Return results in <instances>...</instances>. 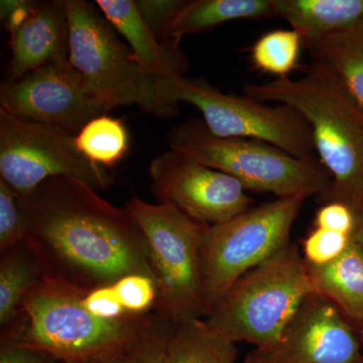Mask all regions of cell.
I'll return each mask as SVG.
<instances>
[{"label":"cell","mask_w":363,"mask_h":363,"mask_svg":"<svg viewBox=\"0 0 363 363\" xmlns=\"http://www.w3.org/2000/svg\"><path fill=\"white\" fill-rule=\"evenodd\" d=\"M21 197L28 214L25 242L48 278L82 292L131 274L155 279L145 234L130 212L84 182L56 177Z\"/></svg>","instance_id":"6da1fadb"},{"label":"cell","mask_w":363,"mask_h":363,"mask_svg":"<svg viewBox=\"0 0 363 363\" xmlns=\"http://www.w3.org/2000/svg\"><path fill=\"white\" fill-rule=\"evenodd\" d=\"M243 92L259 101L297 109L311 126L318 159L331 176L325 197L354 211L363 207V105L337 74L314 60L304 78L248 83Z\"/></svg>","instance_id":"7a4b0ae2"},{"label":"cell","mask_w":363,"mask_h":363,"mask_svg":"<svg viewBox=\"0 0 363 363\" xmlns=\"http://www.w3.org/2000/svg\"><path fill=\"white\" fill-rule=\"evenodd\" d=\"M85 293L47 277L26 296L21 314L1 328V334L45 351L62 363L111 357L131 350L150 313L100 319L83 307L81 298Z\"/></svg>","instance_id":"3957f363"},{"label":"cell","mask_w":363,"mask_h":363,"mask_svg":"<svg viewBox=\"0 0 363 363\" xmlns=\"http://www.w3.org/2000/svg\"><path fill=\"white\" fill-rule=\"evenodd\" d=\"M314 294L307 262L298 245L290 242L243 274L205 320L233 342L264 346L281 335Z\"/></svg>","instance_id":"277c9868"},{"label":"cell","mask_w":363,"mask_h":363,"mask_svg":"<svg viewBox=\"0 0 363 363\" xmlns=\"http://www.w3.org/2000/svg\"><path fill=\"white\" fill-rule=\"evenodd\" d=\"M168 140L173 152L233 177L247 191L278 198L325 197L330 191V174L319 159H298L259 140L218 138L210 133L203 119L177 124Z\"/></svg>","instance_id":"5b68a950"},{"label":"cell","mask_w":363,"mask_h":363,"mask_svg":"<svg viewBox=\"0 0 363 363\" xmlns=\"http://www.w3.org/2000/svg\"><path fill=\"white\" fill-rule=\"evenodd\" d=\"M65 6L69 61L94 96L111 109L135 104L159 116L178 113L179 106L164 96L162 77L145 71L135 61L96 4L65 0Z\"/></svg>","instance_id":"8992f818"},{"label":"cell","mask_w":363,"mask_h":363,"mask_svg":"<svg viewBox=\"0 0 363 363\" xmlns=\"http://www.w3.org/2000/svg\"><path fill=\"white\" fill-rule=\"evenodd\" d=\"M125 209L145 234L157 288L154 311L173 325L206 317L200 247L207 225L169 204L133 195Z\"/></svg>","instance_id":"52a82bcc"},{"label":"cell","mask_w":363,"mask_h":363,"mask_svg":"<svg viewBox=\"0 0 363 363\" xmlns=\"http://www.w3.org/2000/svg\"><path fill=\"white\" fill-rule=\"evenodd\" d=\"M306 199L303 196L278 198L207 227L200 247L206 316L243 274L290 243L294 224Z\"/></svg>","instance_id":"ba28073f"},{"label":"cell","mask_w":363,"mask_h":363,"mask_svg":"<svg viewBox=\"0 0 363 363\" xmlns=\"http://www.w3.org/2000/svg\"><path fill=\"white\" fill-rule=\"evenodd\" d=\"M162 85L172 104L197 107L212 135L259 140L298 159H318L311 126L289 105L271 106L247 95L226 94L207 81L184 76L164 77Z\"/></svg>","instance_id":"9c48e42d"},{"label":"cell","mask_w":363,"mask_h":363,"mask_svg":"<svg viewBox=\"0 0 363 363\" xmlns=\"http://www.w3.org/2000/svg\"><path fill=\"white\" fill-rule=\"evenodd\" d=\"M0 177L21 196L56 177H71L95 191L114 183L108 169L86 159L71 131L23 121L0 109Z\"/></svg>","instance_id":"30bf717a"},{"label":"cell","mask_w":363,"mask_h":363,"mask_svg":"<svg viewBox=\"0 0 363 363\" xmlns=\"http://www.w3.org/2000/svg\"><path fill=\"white\" fill-rule=\"evenodd\" d=\"M0 104L18 118L59 126L74 135L111 111L88 90L69 60L42 67L18 80H7L0 89Z\"/></svg>","instance_id":"8fae6325"},{"label":"cell","mask_w":363,"mask_h":363,"mask_svg":"<svg viewBox=\"0 0 363 363\" xmlns=\"http://www.w3.org/2000/svg\"><path fill=\"white\" fill-rule=\"evenodd\" d=\"M152 191L160 204H169L207 226L234 218L250 209L245 187L223 172L168 150L150 162Z\"/></svg>","instance_id":"7c38bea8"},{"label":"cell","mask_w":363,"mask_h":363,"mask_svg":"<svg viewBox=\"0 0 363 363\" xmlns=\"http://www.w3.org/2000/svg\"><path fill=\"white\" fill-rule=\"evenodd\" d=\"M360 357L359 340L348 320L314 294L276 341L253 348L243 363H353Z\"/></svg>","instance_id":"4fadbf2b"},{"label":"cell","mask_w":363,"mask_h":363,"mask_svg":"<svg viewBox=\"0 0 363 363\" xmlns=\"http://www.w3.org/2000/svg\"><path fill=\"white\" fill-rule=\"evenodd\" d=\"M11 78L69 60V26L65 0L37 2L28 18L11 33Z\"/></svg>","instance_id":"5bb4252c"},{"label":"cell","mask_w":363,"mask_h":363,"mask_svg":"<svg viewBox=\"0 0 363 363\" xmlns=\"http://www.w3.org/2000/svg\"><path fill=\"white\" fill-rule=\"evenodd\" d=\"M95 4L116 32L128 40L133 58L159 77H183L188 59L179 45L162 44L138 13L133 0H97Z\"/></svg>","instance_id":"9a60e30c"},{"label":"cell","mask_w":363,"mask_h":363,"mask_svg":"<svg viewBox=\"0 0 363 363\" xmlns=\"http://www.w3.org/2000/svg\"><path fill=\"white\" fill-rule=\"evenodd\" d=\"M272 7L307 47L363 18V0H272Z\"/></svg>","instance_id":"2e32d148"},{"label":"cell","mask_w":363,"mask_h":363,"mask_svg":"<svg viewBox=\"0 0 363 363\" xmlns=\"http://www.w3.org/2000/svg\"><path fill=\"white\" fill-rule=\"evenodd\" d=\"M316 294L331 302L347 320L363 324V250L357 241L324 266L308 264Z\"/></svg>","instance_id":"e0dca14e"},{"label":"cell","mask_w":363,"mask_h":363,"mask_svg":"<svg viewBox=\"0 0 363 363\" xmlns=\"http://www.w3.org/2000/svg\"><path fill=\"white\" fill-rule=\"evenodd\" d=\"M274 16L272 0H194L187 1L172 23L169 40L179 45L186 35L238 20H262Z\"/></svg>","instance_id":"ac0fdd59"},{"label":"cell","mask_w":363,"mask_h":363,"mask_svg":"<svg viewBox=\"0 0 363 363\" xmlns=\"http://www.w3.org/2000/svg\"><path fill=\"white\" fill-rule=\"evenodd\" d=\"M236 343L205 319L174 326L164 353V363H236Z\"/></svg>","instance_id":"d6986e66"},{"label":"cell","mask_w":363,"mask_h":363,"mask_svg":"<svg viewBox=\"0 0 363 363\" xmlns=\"http://www.w3.org/2000/svg\"><path fill=\"white\" fill-rule=\"evenodd\" d=\"M0 255V326L4 328L18 318L26 296L47 276L26 242Z\"/></svg>","instance_id":"ffe728a7"},{"label":"cell","mask_w":363,"mask_h":363,"mask_svg":"<svg viewBox=\"0 0 363 363\" xmlns=\"http://www.w3.org/2000/svg\"><path fill=\"white\" fill-rule=\"evenodd\" d=\"M316 61L328 66L363 105V18L308 45Z\"/></svg>","instance_id":"44dd1931"},{"label":"cell","mask_w":363,"mask_h":363,"mask_svg":"<svg viewBox=\"0 0 363 363\" xmlns=\"http://www.w3.org/2000/svg\"><path fill=\"white\" fill-rule=\"evenodd\" d=\"M81 154L93 164L108 169L121 161L130 150V135L121 119L106 114L89 121L76 135Z\"/></svg>","instance_id":"7402d4cb"},{"label":"cell","mask_w":363,"mask_h":363,"mask_svg":"<svg viewBox=\"0 0 363 363\" xmlns=\"http://www.w3.org/2000/svg\"><path fill=\"white\" fill-rule=\"evenodd\" d=\"M303 39L294 30H272L259 38L252 48V63L257 70L279 78H288L297 68Z\"/></svg>","instance_id":"603a6c76"},{"label":"cell","mask_w":363,"mask_h":363,"mask_svg":"<svg viewBox=\"0 0 363 363\" xmlns=\"http://www.w3.org/2000/svg\"><path fill=\"white\" fill-rule=\"evenodd\" d=\"M28 214L21 197L0 179V253L25 242Z\"/></svg>","instance_id":"cb8c5ba5"},{"label":"cell","mask_w":363,"mask_h":363,"mask_svg":"<svg viewBox=\"0 0 363 363\" xmlns=\"http://www.w3.org/2000/svg\"><path fill=\"white\" fill-rule=\"evenodd\" d=\"M119 301L128 314H149L157 298V283L149 276L131 274L113 284Z\"/></svg>","instance_id":"d4e9b609"},{"label":"cell","mask_w":363,"mask_h":363,"mask_svg":"<svg viewBox=\"0 0 363 363\" xmlns=\"http://www.w3.org/2000/svg\"><path fill=\"white\" fill-rule=\"evenodd\" d=\"M175 325L150 313L142 335L131 351L130 363H164V353Z\"/></svg>","instance_id":"484cf974"},{"label":"cell","mask_w":363,"mask_h":363,"mask_svg":"<svg viewBox=\"0 0 363 363\" xmlns=\"http://www.w3.org/2000/svg\"><path fill=\"white\" fill-rule=\"evenodd\" d=\"M352 236L316 228L306 238L303 257L310 266H324L338 259L350 247Z\"/></svg>","instance_id":"4316f807"},{"label":"cell","mask_w":363,"mask_h":363,"mask_svg":"<svg viewBox=\"0 0 363 363\" xmlns=\"http://www.w3.org/2000/svg\"><path fill=\"white\" fill-rule=\"evenodd\" d=\"M187 1L184 0H136L135 6L143 21L162 44L169 40V28Z\"/></svg>","instance_id":"83f0119b"},{"label":"cell","mask_w":363,"mask_h":363,"mask_svg":"<svg viewBox=\"0 0 363 363\" xmlns=\"http://www.w3.org/2000/svg\"><path fill=\"white\" fill-rule=\"evenodd\" d=\"M81 303L88 312L100 319L117 320L131 315L124 310L113 285L100 286L85 293Z\"/></svg>","instance_id":"f1b7e54d"},{"label":"cell","mask_w":363,"mask_h":363,"mask_svg":"<svg viewBox=\"0 0 363 363\" xmlns=\"http://www.w3.org/2000/svg\"><path fill=\"white\" fill-rule=\"evenodd\" d=\"M357 225L354 210L342 202L329 201L320 207L315 215L316 228L353 235Z\"/></svg>","instance_id":"f546056e"},{"label":"cell","mask_w":363,"mask_h":363,"mask_svg":"<svg viewBox=\"0 0 363 363\" xmlns=\"http://www.w3.org/2000/svg\"><path fill=\"white\" fill-rule=\"evenodd\" d=\"M51 354L18 342L9 336L0 335V363H58Z\"/></svg>","instance_id":"4dcf8cb0"},{"label":"cell","mask_w":363,"mask_h":363,"mask_svg":"<svg viewBox=\"0 0 363 363\" xmlns=\"http://www.w3.org/2000/svg\"><path fill=\"white\" fill-rule=\"evenodd\" d=\"M0 4L1 20L4 21L9 33H11L28 18L37 2L26 0H2Z\"/></svg>","instance_id":"1f68e13d"},{"label":"cell","mask_w":363,"mask_h":363,"mask_svg":"<svg viewBox=\"0 0 363 363\" xmlns=\"http://www.w3.org/2000/svg\"><path fill=\"white\" fill-rule=\"evenodd\" d=\"M133 348L128 351H125V352L117 353V354L111 355V357L93 358V359L74 363H130L131 351H133Z\"/></svg>","instance_id":"d6a6232c"},{"label":"cell","mask_w":363,"mask_h":363,"mask_svg":"<svg viewBox=\"0 0 363 363\" xmlns=\"http://www.w3.org/2000/svg\"><path fill=\"white\" fill-rule=\"evenodd\" d=\"M355 215H357V225H355L352 238L363 250V207L357 210Z\"/></svg>","instance_id":"836d02e7"},{"label":"cell","mask_w":363,"mask_h":363,"mask_svg":"<svg viewBox=\"0 0 363 363\" xmlns=\"http://www.w3.org/2000/svg\"><path fill=\"white\" fill-rule=\"evenodd\" d=\"M360 338H362L363 342V324L360 326Z\"/></svg>","instance_id":"e575fe53"},{"label":"cell","mask_w":363,"mask_h":363,"mask_svg":"<svg viewBox=\"0 0 363 363\" xmlns=\"http://www.w3.org/2000/svg\"><path fill=\"white\" fill-rule=\"evenodd\" d=\"M353 363H363V358L360 357L359 359L357 360V362Z\"/></svg>","instance_id":"d590c367"}]
</instances>
